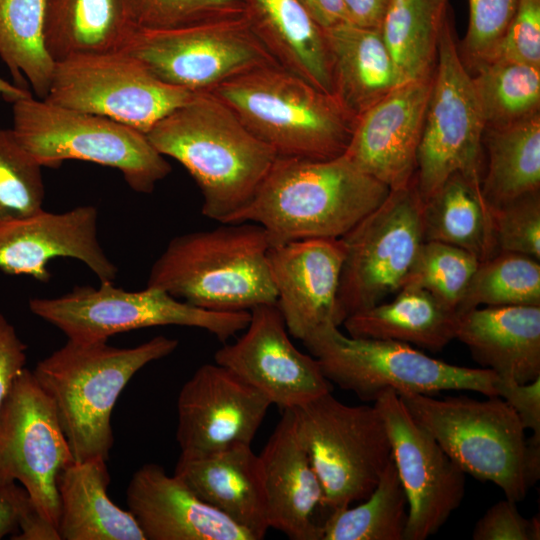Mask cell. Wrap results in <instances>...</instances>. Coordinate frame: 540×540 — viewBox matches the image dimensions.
Instances as JSON below:
<instances>
[{
	"mask_svg": "<svg viewBox=\"0 0 540 540\" xmlns=\"http://www.w3.org/2000/svg\"><path fill=\"white\" fill-rule=\"evenodd\" d=\"M389 192L344 154L323 160L277 156L251 200L226 223L260 225L270 247L341 238Z\"/></svg>",
	"mask_w": 540,
	"mask_h": 540,
	"instance_id": "1",
	"label": "cell"
},
{
	"mask_svg": "<svg viewBox=\"0 0 540 540\" xmlns=\"http://www.w3.org/2000/svg\"><path fill=\"white\" fill-rule=\"evenodd\" d=\"M146 136L185 167L201 191L202 214L222 224L251 200L277 158L211 92L197 93Z\"/></svg>",
	"mask_w": 540,
	"mask_h": 540,
	"instance_id": "2",
	"label": "cell"
},
{
	"mask_svg": "<svg viewBox=\"0 0 540 540\" xmlns=\"http://www.w3.org/2000/svg\"><path fill=\"white\" fill-rule=\"evenodd\" d=\"M178 344L162 335L131 348L68 339L37 363L33 375L54 404L75 461L108 460L119 395L140 369L170 355Z\"/></svg>",
	"mask_w": 540,
	"mask_h": 540,
	"instance_id": "3",
	"label": "cell"
},
{
	"mask_svg": "<svg viewBox=\"0 0 540 540\" xmlns=\"http://www.w3.org/2000/svg\"><path fill=\"white\" fill-rule=\"evenodd\" d=\"M265 230L251 222L223 223L172 238L151 267L147 286L214 311H250L273 304Z\"/></svg>",
	"mask_w": 540,
	"mask_h": 540,
	"instance_id": "4",
	"label": "cell"
},
{
	"mask_svg": "<svg viewBox=\"0 0 540 540\" xmlns=\"http://www.w3.org/2000/svg\"><path fill=\"white\" fill-rule=\"evenodd\" d=\"M399 397L465 474L492 482L514 502L523 500L539 479L540 442L526 438L519 417L503 398Z\"/></svg>",
	"mask_w": 540,
	"mask_h": 540,
	"instance_id": "5",
	"label": "cell"
},
{
	"mask_svg": "<svg viewBox=\"0 0 540 540\" xmlns=\"http://www.w3.org/2000/svg\"><path fill=\"white\" fill-rule=\"evenodd\" d=\"M211 93L279 157L341 156L355 124L332 94L279 64L243 73Z\"/></svg>",
	"mask_w": 540,
	"mask_h": 540,
	"instance_id": "6",
	"label": "cell"
},
{
	"mask_svg": "<svg viewBox=\"0 0 540 540\" xmlns=\"http://www.w3.org/2000/svg\"><path fill=\"white\" fill-rule=\"evenodd\" d=\"M12 131L42 166L83 160L117 169L128 186L151 193L171 166L146 134L110 118L60 107L32 95L12 103Z\"/></svg>",
	"mask_w": 540,
	"mask_h": 540,
	"instance_id": "7",
	"label": "cell"
},
{
	"mask_svg": "<svg viewBox=\"0 0 540 540\" xmlns=\"http://www.w3.org/2000/svg\"><path fill=\"white\" fill-rule=\"evenodd\" d=\"M329 382L374 401L385 390L398 395L459 390L497 396L498 375L432 358L411 345L382 339L356 338L326 323L302 340Z\"/></svg>",
	"mask_w": 540,
	"mask_h": 540,
	"instance_id": "8",
	"label": "cell"
},
{
	"mask_svg": "<svg viewBox=\"0 0 540 540\" xmlns=\"http://www.w3.org/2000/svg\"><path fill=\"white\" fill-rule=\"evenodd\" d=\"M291 410L299 441L322 485L325 510L331 513L366 499L392 461L378 409L346 405L328 392Z\"/></svg>",
	"mask_w": 540,
	"mask_h": 540,
	"instance_id": "9",
	"label": "cell"
},
{
	"mask_svg": "<svg viewBox=\"0 0 540 540\" xmlns=\"http://www.w3.org/2000/svg\"><path fill=\"white\" fill-rule=\"evenodd\" d=\"M29 309L68 339L82 342L107 341L122 332L175 325L206 330L225 343L250 320V311L208 310L159 288L127 291L112 281L100 282L98 288L75 286L55 298L30 299Z\"/></svg>",
	"mask_w": 540,
	"mask_h": 540,
	"instance_id": "10",
	"label": "cell"
},
{
	"mask_svg": "<svg viewBox=\"0 0 540 540\" xmlns=\"http://www.w3.org/2000/svg\"><path fill=\"white\" fill-rule=\"evenodd\" d=\"M423 211L414 175L341 237L346 255L337 293L338 326L403 287L424 242Z\"/></svg>",
	"mask_w": 540,
	"mask_h": 540,
	"instance_id": "11",
	"label": "cell"
},
{
	"mask_svg": "<svg viewBox=\"0 0 540 540\" xmlns=\"http://www.w3.org/2000/svg\"><path fill=\"white\" fill-rule=\"evenodd\" d=\"M484 130L473 79L458 52L447 11L416 157L415 180L424 202L455 173L481 182Z\"/></svg>",
	"mask_w": 540,
	"mask_h": 540,
	"instance_id": "12",
	"label": "cell"
},
{
	"mask_svg": "<svg viewBox=\"0 0 540 540\" xmlns=\"http://www.w3.org/2000/svg\"><path fill=\"white\" fill-rule=\"evenodd\" d=\"M162 82L193 93L278 64L244 15L166 28H138L125 50Z\"/></svg>",
	"mask_w": 540,
	"mask_h": 540,
	"instance_id": "13",
	"label": "cell"
},
{
	"mask_svg": "<svg viewBox=\"0 0 540 540\" xmlns=\"http://www.w3.org/2000/svg\"><path fill=\"white\" fill-rule=\"evenodd\" d=\"M196 94L162 82L123 50L55 63L43 100L104 116L146 134Z\"/></svg>",
	"mask_w": 540,
	"mask_h": 540,
	"instance_id": "14",
	"label": "cell"
},
{
	"mask_svg": "<svg viewBox=\"0 0 540 540\" xmlns=\"http://www.w3.org/2000/svg\"><path fill=\"white\" fill-rule=\"evenodd\" d=\"M73 461L52 400L25 368L0 405V486L19 481L57 529V481Z\"/></svg>",
	"mask_w": 540,
	"mask_h": 540,
	"instance_id": "15",
	"label": "cell"
},
{
	"mask_svg": "<svg viewBox=\"0 0 540 540\" xmlns=\"http://www.w3.org/2000/svg\"><path fill=\"white\" fill-rule=\"evenodd\" d=\"M374 406L385 423L407 499L404 540H425L437 533L461 504L465 473L414 420L397 393L385 390Z\"/></svg>",
	"mask_w": 540,
	"mask_h": 540,
	"instance_id": "16",
	"label": "cell"
},
{
	"mask_svg": "<svg viewBox=\"0 0 540 540\" xmlns=\"http://www.w3.org/2000/svg\"><path fill=\"white\" fill-rule=\"evenodd\" d=\"M245 332L214 354L215 363L260 391L281 411L299 407L332 386L312 355L295 347L276 303L250 310Z\"/></svg>",
	"mask_w": 540,
	"mask_h": 540,
	"instance_id": "17",
	"label": "cell"
},
{
	"mask_svg": "<svg viewBox=\"0 0 540 540\" xmlns=\"http://www.w3.org/2000/svg\"><path fill=\"white\" fill-rule=\"evenodd\" d=\"M271 405L231 370L217 363L203 364L178 395L180 457L199 458L231 446L251 445Z\"/></svg>",
	"mask_w": 540,
	"mask_h": 540,
	"instance_id": "18",
	"label": "cell"
},
{
	"mask_svg": "<svg viewBox=\"0 0 540 540\" xmlns=\"http://www.w3.org/2000/svg\"><path fill=\"white\" fill-rule=\"evenodd\" d=\"M431 84L432 77L406 82L355 120L344 155L390 190L415 175Z\"/></svg>",
	"mask_w": 540,
	"mask_h": 540,
	"instance_id": "19",
	"label": "cell"
},
{
	"mask_svg": "<svg viewBox=\"0 0 540 540\" xmlns=\"http://www.w3.org/2000/svg\"><path fill=\"white\" fill-rule=\"evenodd\" d=\"M97 209L92 205L62 213L41 212L0 225V270L48 282V263L56 257L81 261L100 282L114 281L118 268L97 236Z\"/></svg>",
	"mask_w": 540,
	"mask_h": 540,
	"instance_id": "20",
	"label": "cell"
},
{
	"mask_svg": "<svg viewBox=\"0 0 540 540\" xmlns=\"http://www.w3.org/2000/svg\"><path fill=\"white\" fill-rule=\"evenodd\" d=\"M345 255L342 238L305 239L269 248L276 304L294 338L302 341L323 324L337 325V293Z\"/></svg>",
	"mask_w": 540,
	"mask_h": 540,
	"instance_id": "21",
	"label": "cell"
},
{
	"mask_svg": "<svg viewBox=\"0 0 540 540\" xmlns=\"http://www.w3.org/2000/svg\"><path fill=\"white\" fill-rule=\"evenodd\" d=\"M126 498L146 540H255L155 463L144 464L132 475Z\"/></svg>",
	"mask_w": 540,
	"mask_h": 540,
	"instance_id": "22",
	"label": "cell"
},
{
	"mask_svg": "<svg viewBox=\"0 0 540 540\" xmlns=\"http://www.w3.org/2000/svg\"><path fill=\"white\" fill-rule=\"evenodd\" d=\"M258 456L269 528L292 540H322L316 513L325 509L324 492L297 436L291 409L282 411Z\"/></svg>",
	"mask_w": 540,
	"mask_h": 540,
	"instance_id": "23",
	"label": "cell"
},
{
	"mask_svg": "<svg viewBox=\"0 0 540 540\" xmlns=\"http://www.w3.org/2000/svg\"><path fill=\"white\" fill-rule=\"evenodd\" d=\"M455 338L482 368L528 383L540 377V306H486L458 315Z\"/></svg>",
	"mask_w": 540,
	"mask_h": 540,
	"instance_id": "24",
	"label": "cell"
},
{
	"mask_svg": "<svg viewBox=\"0 0 540 540\" xmlns=\"http://www.w3.org/2000/svg\"><path fill=\"white\" fill-rule=\"evenodd\" d=\"M174 475L200 499L250 532L255 540L269 529L259 456L239 444L199 457H179Z\"/></svg>",
	"mask_w": 540,
	"mask_h": 540,
	"instance_id": "25",
	"label": "cell"
},
{
	"mask_svg": "<svg viewBox=\"0 0 540 540\" xmlns=\"http://www.w3.org/2000/svg\"><path fill=\"white\" fill-rule=\"evenodd\" d=\"M332 94L355 120L404 84L379 28L348 22L324 29Z\"/></svg>",
	"mask_w": 540,
	"mask_h": 540,
	"instance_id": "26",
	"label": "cell"
},
{
	"mask_svg": "<svg viewBox=\"0 0 540 540\" xmlns=\"http://www.w3.org/2000/svg\"><path fill=\"white\" fill-rule=\"evenodd\" d=\"M242 1L250 29L274 60L319 90L332 94L324 29L299 0Z\"/></svg>",
	"mask_w": 540,
	"mask_h": 540,
	"instance_id": "27",
	"label": "cell"
},
{
	"mask_svg": "<svg viewBox=\"0 0 540 540\" xmlns=\"http://www.w3.org/2000/svg\"><path fill=\"white\" fill-rule=\"evenodd\" d=\"M103 458L73 461L57 481L60 540H146L132 513L109 497Z\"/></svg>",
	"mask_w": 540,
	"mask_h": 540,
	"instance_id": "28",
	"label": "cell"
},
{
	"mask_svg": "<svg viewBox=\"0 0 540 540\" xmlns=\"http://www.w3.org/2000/svg\"><path fill=\"white\" fill-rule=\"evenodd\" d=\"M137 29L129 0H46L44 45L55 63L123 51Z\"/></svg>",
	"mask_w": 540,
	"mask_h": 540,
	"instance_id": "29",
	"label": "cell"
},
{
	"mask_svg": "<svg viewBox=\"0 0 540 540\" xmlns=\"http://www.w3.org/2000/svg\"><path fill=\"white\" fill-rule=\"evenodd\" d=\"M395 298L348 316L342 323L349 336L393 340L442 350L455 339L458 314L426 290L404 285Z\"/></svg>",
	"mask_w": 540,
	"mask_h": 540,
	"instance_id": "30",
	"label": "cell"
},
{
	"mask_svg": "<svg viewBox=\"0 0 540 540\" xmlns=\"http://www.w3.org/2000/svg\"><path fill=\"white\" fill-rule=\"evenodd\" d=\"M424 241L461 248L480 262L497 254L493 215L481 182L460 173L450 176L424 202Z\"/></svg>",
	"mask_w": 540,
	"mask_h": 540,
	"instance_id": "31",
	"label": "cell"
},
{
	"mask_svg": "<svg viewBox=\"0 0 540 540\" xmlns=\"http://www.w3.org/2000/svg\"><path fill=\"white\" fill-rule=\"evenodd\" d=\"M487 171L483 196L497 207L540 189V113L501 128L484 130Z\"/></svg>",
	"mask_w": 540,
	"mask_h": 540,
	"instance_id": "32",
	"label": "cell"
},
{
	"mask_svg": "<svg viewBox=\"0 0 540 540\" xmlns=\"http://www.w3.org/2000/svg\"><path fill=\"white\" fill-rule=\"evenodd\" d=\"M448 0H391L380 32L404 82L431 78Z\"/></svg>",
	"mask_w": 540,
	"mask_h": 540,
	"instance_id": "33",
	"label": "cell"
},
{
	"mask_svg": "<svg viewBox=\"0 0 540 540\" xmlns=\"http://www.w3.org/2000/svg\"><path fill=\"white\" fill-rule=\"evenodd\" d=\"M46 0H0V58L14 84L48 94L55 62L44 45Z\"/></svg>",
	"mask_w": 540,
	"mask_h": 540,
	"instance_id": "34",
	"label": "cell"
},
{
	"mask_svg": "<svg viewBox=\"0 0 540 540\" xmlns=\"http://www.w3.org/2000/svg\"><path fill=\"white\" fill-rule=\"evenodd\" d=\"M363 501L329 513L322 524V540L405 539L408 505L393 459Z\"/></svg>",
	"mask_w": 540,
	"mask_h": 540,
	"instance_id": "35",
	"label": "cell"
},
{
	"mask_svg": "<svg viewBox=\"0 0 540 540\" xmlns=\"http://www.w3.org/2000/svg\"><path fill=\"white\" fill-rule=\"evenodd\" d=\"M472 77L485 129L526 119L540 109V67L494 58L475 68Z\"/></svg>",
	"mask_w": 540,
	"mask_h": 540,
	"instance_id": "36",
	"label": "cell"
},
{
	"mask_svg": "<svg viewBox=\"0 0 540 540\" xmlns=\"http://www.w3.org/2000/svg\"><path fill=\"white\" fill-rule=\"evenodd\" d=\"M540 306V260L498 252L479 262L458 306V315L480 306Z\"/></svg>",
	"mask_w": 540,
	"mask_h": 540,
	"instance_id": "37",
	"label": "cell"
},
{
	"mask_svg": "<svg viewBox=\"0 0 540 540\" xmlns=\"http://www.w3.org/2000/svg\"><path fill=\"white\" fill-rule=\"evenodd\" d=\"M44 200L42 166L0 127V225L41 212Z\"/></svg>",
	"mask_w": 540,
	"mask_h": 540,
	"instance_id": "38",
	"label": "cell"
},
{
	"mask_svg": "<svg viewBox=\"0 0 540 540\" xmlns=\"http://www.w3.org/2000/svg\"><path fill=\"white\" fill-rule=\"evenodd\" d=\"M479 262L474 255L461 248L437 241H424L404 285L426 290L457 313Z\"/></svg>",
	"mask_w": 540,
	"mask_h": 540,
	"instance_id": "39",
	"label": "cell"
},
{
	"mask_svg": "<svg viewBox=\"0 0 540 540\" xmlns=\"http://www.w3.org/2000/svg\"><path fill=\"white\" fill-rule=\"evenodd\" d=\"M138 28L166 29L244 15L242 0H129Z\"/></svg>",
	"mask_w": 540,
	"mask_h": 540,
	"instance_id": "40",
	"label": "cell"
},
{
	"mask_svg": "<svg viewBox=\"0 0 540 540\" xmlns=\"http://www.w3.org/2000/svg\"><path fill=\"white\" fill-rule=\"evenodd\" d=\"M499 252H513L540 260L539 191L491 207Z\"/></svg>",
	"mask_w": 540,
	"mask_h": 540,
	"instance_id": "41",
	"label": "cell"
},
{
	"mask_svg": "<svg viewBox=\"0 0 540 540\" xmlns=\"http://www.w3.org/2000/svg\"><path fill=\"white\" fill-rule=\"evenodd\" d=\"M469 23L463 41L465 61L474 69L492 60L520 0H468Z\"/></svg>",
	"mask_w": 540,
	"mask_h": 540,
	"instance_id": "42",
	"label": "cell"
},
{
	"mask_svg": "<svg viewBox=\"0 0 540 540\" xmlns=\"http://www.w3.org/2000/svg\"><path fill=\"white\" fill-rule=\"evenodd\" d=\"M60 540L57 529L41 516L24 487L0 486V539Z\"/></svg>",
	"mask_w": 540,
	"mask_h": 540,
	"instance_id": "43",
	"label": "cell"
},
{
	"mask_svg": "<svg viewBox=\"0 0 540 540\" xmlns=\"http://www.w3.org/2000/svg\"><path fill=\"white\" fill-rule=\"evenodd\" d=\"M494 58L540 67V0L519 1Z\"/></svg>",
	"mask_w": 540,
	"mask_h": 540,
	"instance_id": "44",
	"label": "cell"
},
{
	"mask_svg": "<svg viewBox=\"0 0 540 540\" xmlns=\"http://www.w3.org/2000/svg\"><path fill=\"white\" fill-rule=\"evenodd\" d=\"M474 540H539L540 521L522 516L516 502L508 499L493 504L477 521L472 532Z\"/></svg>",
	"mask_w": 540,
	"mask_h": 540,
	"instance_id": "45",
	"label": "cell"
},
{
	"mask_svg": "<svg viewBox=\"0 0 540 540\" xmlns=\"http://www.w3.org/2000/svg\"><path fill=\"white\" fill-rule=\"evenodd\" d=\"M496 393L513 408L524 429L532 431L530 437L540 441V377L523 384L499 377Z\"/></svg>",
	"mask_w": 540,
	"mask_h": 540,
	"instance_id": "46",
	"label": "cell"
},
{
	"mask_svg": "<svg viewBox=\"0 0 540 540\" xmlns=\"http://www.w3.org/2000/svg\"><path fill=\"white\" fill-rule=\"evenodd\" d=\"M26 350L13 325L0 313V405L25 369Z\"/></svg>",
	"mask_w": 540,
	"mask_h": 540,
	"instance_id": "47",
	"label": "cell"
},
{
	"mask_svg": "<svg viewBox=\"0 0 540 540\" xmlns=\"http://www.w3.org/2000/svg\"><path fill=\"white\" fill-rule=\"evenodd\" d=\"M391 0H343L348 23L380 28Z\"/></svg>",
	"mask_w": 540,
	"mask_h": 540,
	"instance_id": "48",
	"label": "cell"
},
{
	"mask_svg": "<svg viewBox=\"0 0 540 540\" xmlns=\"http://www.w3.org/2000/svg\"><path fill=\"white\" fill-rule=\"evenodd\" d=\"M299 2L322 29L348 22L343 0H299Z\"/></svg>",
	"mask_w": 540,
	"mask_h": 540,
	"instance_id": "49",
	"label": "cell"
},
{
	"mask_svg": "<svg viewBox=\"0 0 540 540\" xmlns=\"http://www.w3.org/2000/svg\"><path fill=\"white\" fill-rule=\"evenodd\" d=\"M0 95L8 102H15L21 98L32 95L27 89H23L14 83H10L0 77Z\"/></svg>",
	"mask_w": 540,
	"mask_h": 540,
	"instance_id": "50",
	"label": "cell"
}]
</instances>
